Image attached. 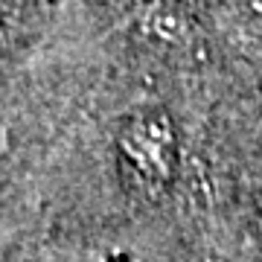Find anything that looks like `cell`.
<instances>
[{
  "label": "cell",
  "mask_w": 262,
  "mask_h": 262,
  "mask_svg": "<svg viewBox=\"0 0 262 262\" xmlns=\"http://www.w3.org/2000/svg\"><path fill=\"white\" fill-rule=\"evenodd\" d=\"M122 166L128 169L131 181L146 192H158L169 184L175 155H172V137L158 122H140L122 134Z\"/></svg>",
  "instance_id": "cell-1"
}]
</instances>
